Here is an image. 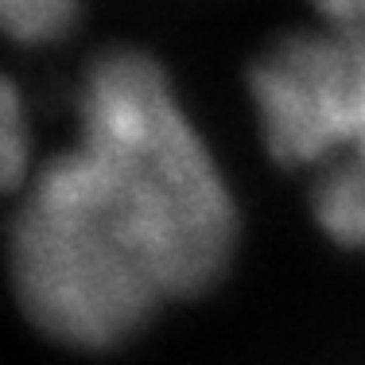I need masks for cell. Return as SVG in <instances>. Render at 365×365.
Wrapping results in <instances>:
<instances>
[{
    "mask_svg": "<svg viewBox=\"0 0 365 365\" xmlns=\"http://www.w3.org/2000/svg\"><path fill=\"white\" fill-rule=\"evenodd\" d=\"M330 20V28H358L365 31V0H315Z\"/></svg>",
    "mask_w": 365,
    "mask_h": 365,
    "instance_id": "obj_5",
    "label": "cell"
},
{
    "mask_svg": "<svg viewBox=\"0 0 365 365\" xmlns=\"http://www.w3.org/2000/svg\"><path fill=\"white\" fill-rule=\"evenodd\" d=\"M28 155H31L28 109H24L20 90L0 74V198L24 182Z\"/></svg>",
    "mask_w": 365,
    "mask_h": 365,
    "instance_id": "obj_4",
    "label": "cell"
},
{
    "mask_svg": "<svg viewBox=\"0 0 365 365\" xmlns=\"http://www.w3.org/2000/svg\"><path fill=\"white\" fill-rule=\"evenodd\" d=\"M249 98L268 155L311 175L319 230L365 249V31H295L249 66Z\"/></svg>",
    "mask_w": 365,
    "mask_h": 365,
    "instance_id": "obj_2",
    "label": "cell"
},
{
    "mask_svg": "<svg viewBox=\"0 0 365 365\" xmlns=\"http://www.w3.org/2000/svg\"><path fill=\"white\" fill-rule=\"evenodd\" d=\"M82 0H0V31L16 43H55L71 36Z\"/></svg>",
    "mask_w": 365,
    "mask_h": 365,
    "instance_id": "obj_3",
    "label": "cell"
},
{
    "mask_svg": "<svg viewBox=\"0 0 365 365\" xmlns=\"http://www.w3.org/2000/svg\"><path fill=\"white\" fill-rule=\"evenodd\" d=\"M78 133L28 179L8 276L28 323L71 350H117L168 303L210 292L237 253V206L168 71L101 51L78 82Z\"/></svg>",
    "mask_w": 365,
    "mask_h": 365,
    "instance_id": "obj_1",
    "label": "cell"
}]
</instances>
